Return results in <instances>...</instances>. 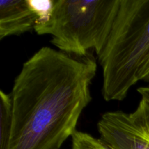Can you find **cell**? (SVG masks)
<instances>
[{
  "label": "cell",
  "instance_id": "obj_1",
  "mask_svg": "<svg viewBox=\"0 0 149 149\" xmlns=\"http://www.w3.org/2000/svg\"><path fill=\"white\" fill-rule=\"evenodd\" d=\"M97 71L92 55L43 47L23 64L12 92L8 149H61L91 100Z\"/></svg>",
  "mask_w": 149,
  "mask_h": 149
},
{
  "label": "cell",
  "instance_id": "obj_2",
  "mask_svg": "<svg viewBox=\"0 0 149 149\" xmlns=\"http://www.w3.org/2000/svg\"><path fill=\"white\" fill-rule=\"evenodd\" d=\"M148 58L149 0H120L109 39L98 56L104 100H124L139 81L140 71Z\"/></svg>",
  "mask_w": 149,
  "mask_h": 149
},
{
  "label": "cell",
  "instance_id": "obj_3",
  "mask_svg": "<svg viewBox=\"0 0 149 149\" xmlns=\"http://www.w3.org/2000/svg\"><path fill=\"white\" fill-rule=\"evenodd\" d=\"M120 0H54L46 22L36 25L39 35L68 55L84 57L94 49L97 57L105 47Z\"/></svg>",
  "mask_w": 149,
  "mask_h": 149
},
{
  "label": "cell",
  "instance_id": "obj_4",
  "mask_svg": "<svg viewBox=\"0 0 149 149\" xmlns=\"http://www.w3.org/2000/svg\"><path fill=\"white\" fill-rule=\"evenodd\" d=\"M97 129L111 149H149V136L136 111L107 112L99 120Z\"/></svg>",
  "mask_w": 149,
  "mask_h": 149
},
{
  "label": "cell",
  "instance_id": "obj_5",
  "mask_svg": "<svg viewBox=\"0 0 149 149\" xmlns=\"http://www.w3.org/2000/svg\"><path fill=\"white\" fill-rule=\"evenodd\" d=\"M38 17L29 0L0 1V39L30 31Z\"/></svg>",
  "mask_w": 149,
  "mask_h": 149
},
{
  "label": "cell",
  "instance_id": "obj_6",
  "mask_svg": "<svg viewBox=\"0 0 149 149\" xmlns=\"http://www.w3.org/2000/svg\"><path fill=\"white\" fill-rule=\"evenodd\" d=\"M0 149H8L13 128V110L10 94L0 91Z\"/></svg>",
  "mask_w": 149,
  "mask_h": 149
},
{
  "label": "cell",
  "instance_id": "obj_7",
  "mask_svg": "<svg viewBox=\"0 0 149 149\" xmlns=\"http://www.w3.org/2000/svg\"><path fill=\"white\" fill-rule=\"evenodd\" d=\"M71 139L72 149H111L101 139L81 131L76 130Z\"/></svg>",
  "mask_w": 149,
  "mask_h": 149
},
{
  "label": "cell",
  "instance_id": "obj_8",
  "mask_svg": "<svg viewBox=\"0 0 149 149\" xmlns=\"http://www.w3.org/2000/svg\"><path fill=\"white\" fill-rule=\"evenodd\" d=\"M138 92L141 95V100L135 111L149 136V86L138 89Z\"/></svg>",
  "mask_w": 149,
  "mask_h": 149
},
{
  "label": "cell",
  "instance_id": "obj_9",
  "mask_svg": "<svg viewBox=\"0 0 149 149\" xmlns=\"http://www.w3.org/2000/svg\"><path fill=\"white\" fill-rule=\"evenodd\" d=\"M138 79H139V81L149 82V58L141 68L139 73V76H138Z\"/></svg>",
  "mask_w": 149,
  "mask_h": 149
}]
</instances>
